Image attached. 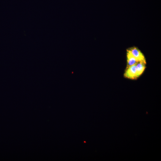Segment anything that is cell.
I'll use <instances>...</instances> for the list:
<instances>
[{
    "label": "cell",
    "instance_id": "3",
    "mask_svg": "<svg viewBox=\"0 0 161 161\" xmlns=\"http://www.w3.org/2000/svg\"><path fill=\"white\" fill-rule=\"evenodd\" d=\"M145 64L141 62H138L136 64V70L137 77L140 76L143 72L145 68Z\"/></svg>",
    "mask_w": 161,
    "mask_h": 161
},
{
    "label": "cell",
    "instance_id": "2",
    "mask_svg": "<svg viewBox=\"0 0 161 161\" xmlns=\"http://www.w3.org/2000/svg\"><path fill=\"white\" fill-rule=\"evenodd\" d=\"M136 64L127 66L124 73V76L125 77L132 79L137 78L136 73Z\"/></svg>",
    "mask_w": 161,
    "mask_h": 161
},
{
    "label": "cell",
    "instance_id": "1",
    "mask_svg": "<svg viewBox=\"0 0 161 161\" xmlns=\"http://www.w3.org/2000/svg\"><path fill=\"white\" fill-rule=\"evenodd\" d=\"M138 62H141L146 64L145 58L140 51L136 47H132L127 50Z\"/></svg>",
    "mask_w": 161,
    "mask_h": 161
},
{
    "label": "cell",
    "instance_id": "4",
    "mask_svg": "<svg viewBox=\"0 0 161 161\" xmlns=\"http://www.w3.org/2000/svg\"><path fill=\"white\" fill-rule=\"evenodd\" d=\"M127 59L128 66L134 64L138 62L127 50Z\"/></svg>",
    "mask_w": 161,
    "mask_h": 161
}]
</instances>
